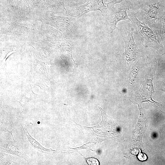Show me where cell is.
<instances>
[{"mask_svg":"<svg viewBox=\"0 0 165 165\" xmlns=\"http://www.w3.org/2000/svg\"><path fill=\"white\" fill-rule=\"evenodd\" d=\"M165 9L158 0H142L131 3L130 9L145 24L157 30V25L160 16Z\"/></svg>","mask_w":165,"mask_h":165,"instance_id":"6da1fadb","label":"cell"},{"mask_svg":"<svg viewBox=\"0 0 165 165\" xmlns=\"http://www.w3.org/2000/svg\"><path fill=\"white\" fill-rule=\"evenodd\" d=\"M129 17L134 31L140 37L144 46L152 47L158 51H164L158 30L152 29L138 20L135 13L131 9Z\"/></svg>","mask_w":165,"mask_h":165,"instance_id":"7a4b0ae2","label":"cell"},{"mask_svg":"<svg viewBox=\"0 0 165 165\" xmlns=\"http://www.w3.org/2000/svg\"><path fill=\"white\" fill-rule=\"evenodd\" d=\"M116 7H110V11L105 16V24L108 33L111 35L117 28V24L120 21L128 20L131 2L126 1Z\"/></svg>","mask_w":165,"mask_h":165,"instance_id":"3957f363","label":"cell"},{"mask_svg":"<svg viewBox=\"0 0 165 165\" xmlns=\"http://www.w3.org/2000/svg\"><path fill=\"white\" fill-rule=\"evenodd\" d=\"M97 10L100 11L103 16L107 14V6L104 2V0H89L84 4L70 10V14L78 18L90 12Z\"/></svg>","mask_w":165,"mask_h":165,"instance_id":"277c9868","label":"cell"},{"mask_svg":"<svg viewBox=\"0 0 165 165\" xmlns=\"http://www.w3.org/2000/svg\"><path fill=\"white\" fill-rule=\"evenodd\" d=\"M128 34L124 37L125 51L123 53L124 57L126 61L132 62L136 58L138 54V47L133 37L134 28L131 24H128Z\"/></svg>","mask_w":165,"mask_h":165,"instance_id":"5b68a950","label":"cell"},{"mask_svg":"<svg viewBox=\"0 0 165 165\" xmlns=\"http://www.w3.org/2000/svg\"><path fill=\"white\" fill-rule=\"evenodd\" d=\"M157 29L161 39L165 53V9L162 13L157 25Z\"/></svg>","mask_w":165,"mask_h":165,"instance_id":"8992f818","label":"cell"},{"mask_svg":"<svg viewBox=\"0 0 165 165\" xmlns=\"http://www.w3.org/2000/svg\"><path fill=\"white\" fill-rule=\"evenodd\" d=\"M50 3L55 8L66 10L64 4V0H50Z\"/></svg>","mask_w":165,"mask_h":165,"instance_id":"52a82bcc","label":"cell"},{"mask_svg":"<svg viewBox=\"0 0 165 165\" xmlns=\"http://www.w3.org/2000/svg\"><path fill=\"white\" fill-rule=\"evenodd\" d=\"M86 162L89 165H99V163L98 160L94 158H90L86 159Z\"/></svg>","mask_w":165,"mask_h":165,"instance_id":"ba28073f","label":"cell"},{"mask_svg":"<svg viewBox=\"0 0 165 165\" xmlns=\"http://www.w3.org/2000/svg\"><path fill=\"white\" fill-rule=\"evenodd\" d=\"M127 0H113L112 1L108 3H105L107 6H109L110 7H112L114 6L115 5L118 3H120L123 2L127 1Z\"/></svg>","mask_w":165,"mask_h":165,"instance_id":"9c48e42d","label":"cell"},{"mask_svg":"<svg viewBox=\"0 0 165 165\" xmlns=\"http://www.w3.org/2000/svg\"><path fill=\"white\" fill-rule=\"evenodd\" d=\"M159 90L164 92H165V83L162 81L159 82Z\"/></svg>","mask_w":165,"mask_h":165,"instance_id":"30bf717a","label":"cell"},{"mask_svg":"<svg viewBox=\"0 0 165 165\" xmlns=\"http://www.w3.org/2000/svg\"><path fill=\"white\" fill-rule=\"evenodd\" d=\"M138 158L140 160L143 161L147 159V156L145 154L142 153L138 155Z\"/></svg>","mask_w":165,"mask_h":165,"instance_id":"8fae6325","label":"cell"},{"mask_svg":"<svg viewBox=\"0 0 165 165\" xmlns=\"http://www.w3.org/2000/svg\"><path fill=\"white\" fill-rule=\"evenodd\" d=\"M163 6L165 9V0H158Z\"/></svg>","mask_w":165,"mask_h":165,"instance_id":"7c38bea8","label":"cell"}]
</instances>
